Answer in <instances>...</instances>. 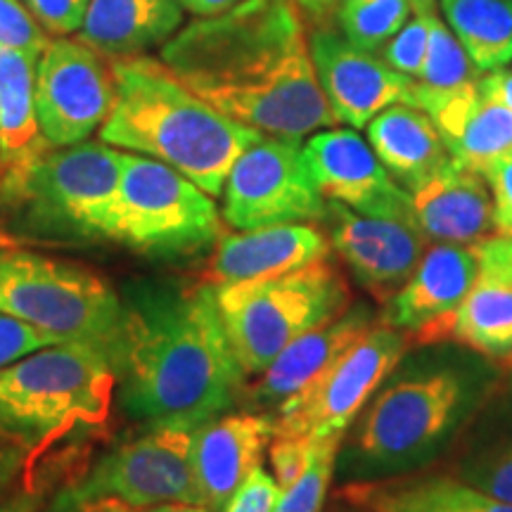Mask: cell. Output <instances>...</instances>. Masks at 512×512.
I'll return each mask as SVG.
<instances>
[{"label":"cell","mask_w":512,"mask_h":512,"mask_svg":"<svg viewBox=\"0 0 512 512\" xmlns=\"http://www.w3.org/2000/svg\"><path fill=\"white\" fill-rule=\"evenodd\" d=\"M197 427L150 425L105 453L81 479L88 494L143 510L162 503L202 505L195 477Z\"/></svg>","instance_id":"cell-12"},{"label":"cell","mask_w":512,"mask_h":512,"mask_svg":"<svg viewBox=\"0 0 512 512\" xmlns=\"http://www.w3.org/2000/svg\"><path fill=\"white\" fill-rule=\"evenodd\" d=\"M479 69L472 64L470 55L460 46V41L448 29V24L434 15L430 29V43H427L425 64L418 79L413 81V91L418 93H446L463 83L477 81Z\"/></svg>","instance_id":"cell-30"},{"label":"cell","mask_w":512,"mask_h":512,"mask_svg":"<svg viewBox=\"0 0 512 512\" xmlns=\"http://www.w3.org/2000/svg\"><path fill=\"white\" fill-rule=\"evenodd\" d=\"M330 242L313 223H278L216 240L202 283L211 290L273 278L328 256Z\"/></svg>","instance_id":"cell-20"},{"label":"cell","mask_w":512,"mask_h":512,"mask_svg":"<svg viewBox=\"0 0 512 512\" xmlns=\"http://www.w3.org/2000/svg\"><path fill=\"white\" fill-rule=\"evenodd\" d=\"M460 46L479 72L512 62V0H439Z\"/></svg>","instance_id":"cell-27"},{"label":"cell","mask_w":512,"mask_h":512,"mask_svg":"<svg viewBox=\"0 0 512 512\" xmlns=\"http://www.w3.org/2000/svg\"><path fill=\"white\" fill-rule=\"evenodd\" d=\"M280 494L283 489L273 475H268L264 467H256L221 512H273Z\"/></svg>","instance_id":"cell-38"},{"label":"cell","mask_w":512,"mask_h":512,"mask_svg":"<svg viewBox=\"0 0 512 512\" xmlns=\"http://www.w3.org/2000/svg\"><path fill=\"white\" fill-rule=\"evenodd\" d=\"M112 512H140V510L131 508V505H126V503H121V501H117V505H114Z\"/></svg>","instance_id":"cell-48"},{"label":"cell","mask_w":512,"mask_h":512,"mask_svg":"<svg viewBox=\"0 0 512 512\" xmlns=\"http://www.w3.org/2000/svg\"><path fill=\"white\" fill-rule=\"evenodd\" d=\"M178 3H181L183 10H188L195 17H214L235 8L242 0H178Z\"/></svg>","instance_id":"cell-43"},{"label":"cell","mask_w":512,"mask_h":512,"mask_svg":"<svg viewBox=\"0 0 512 512\" xmlns=\"http://www.w3.org/2000/svg\"><path fill=\"white\" fill-rule=\"evenodd\" d=\"M479 91L486 98L498 100L512 112V72H508V69L501 67L494 69V72H486L484 79H479Z\"/></svg>","instance_id":"cell-42"},{"label":"cell","mask_w":512,"mask_h":512,"mask_svg":"<svg viewBox=\"0 0 512 512\" xmlns=\"http://www.w3.org/2000/svg\"><path fill=\"white\" fill-rule=\"evenodd\" d=\"M444 143L453 159L484 171L491 162L512 152V112L498 100L479 95L463 124Z\"/></svg>","instance_id":"cell-28"},{"label":"cell","mask_w":512,"mask_h":512,"mask_svg":"<svg viewBox=\"0 0 512 512\" xmlns=\"http://www.w3.org/2000/svg\"><path fill=\"white\" fill-rule=\"evenodd\" d=\"M112 67L117 95L102 143L157 159L219 197L235 159L264 133L223 117L162 60L117 57Z\"/></svg>","instance_id":"cell-3"},{"label":"cell","mask_w":512,"mask_h":512,"mask_svg":"<svg viewBox=\"0 0 512 512\" xmlns=\"http://www.w3.org/2000/svg\"><path fill=\"white\" fill-rule=\"evenodd\" d=\"M0 313L62 342L100 349L117 366L121 297L88 268L19 247H0Z\"/></svg>","instance_id":"cell-8"},{"label":"cell","mask_w":512,"mask_h":512,"mask_svg":"<svg viewBox=\"0 0 512 512\" xmlns=\"http://www.w3.org/2000/svg\"><path fill=\"white\" fill-rule=\"evenodd\" d=\"M183 12L178 0H91L76 34L112 60L143 55L181 29Z\"/></svg>","instance_id":"cell-22"},{"label":"cell","mask_w":512,"mask_h":512,"mask_svg":"<svg viewBox=\"0 0 512 512\" xmlns=\"http://www.w3.org/2000/svg\"><path fill=\"white\" fill-rule=\"evenodd\" d=\"M223 219L238 230L323 221L328 202L306 169L302 140L261 136L226 178Z\"/></svg>","instance_id":"cell-11"},{"label":"cell","mask_w":512,"mask_h":512,"mask_svg":"<svg viewBox=\"0 0 512 512\" xmlns=\"http://www.w3.org/2000/svg\"><path fill=\"white\" fill-rule=\"evenodd\" d=\"M344 498L363 512H512V505L456 475H401L351 482Z\"/></svg>","instance_id":"cell-23"},{"label":"cell","mask_w":512,"mask_h":512,"mask_svg":"<svg viewBox=\"0 0 512 512\" xmlns=\"http://www.w3.org/2000/svg\"><path fill=\"white\" fill-rule=\"evenodd\" d=\"M479 382L463 368L415 370L377 389L354 425L339 470L351 482L411 475L444 451L470 418Z\"/></svg>","instance_id":"cell-5"},{"label":"cell","mask_w":512,"mask_h":512,"mask_svg":"<svg viewBox=\"0 0 512 512\" xmlns=\"http://www.w3.org/2000/svg\"><path fill=\"white\" fill-rule=\"evenodd\" d=\"M482 174L489 181L491 192H494L498 235L512 238V152L491 162Z\"/></svg>","instance_id":"cell-39"},{"label":"cell","mask_w":512,"mask_h":512,"mask_svg":"<svg viewBox=\"0 0 512 512\" xmlns=\"http://www.w3.org/2000/svg\"><path fill=\"white\" fill-rule=\"evenodd\" d=\"M159 57L223 117L264 136L302 140L337 124L294 0H242L195 19Z\"/></svg>","instance_id":"cell-1"},{"label":"cell","mask_w":512,"mask_h":512,"mask_svg":"<svg viewBox=\"0 0 512 512\" xmlns=\"http://www.w3.org/2000/svg\"><path fill=\"white\" fill-rule=\"evenodd\" d=\"M316 448L318 444H311V441L304 439L273 437L271 446H268V460H271L273 479L278 482L280 489H290L297 482L299 475L309 467Z\"/></svg>","instance_id":"cell-37"},{"label":"cell","mask_w":512,"mask_h":512,"mask_svg":"<svg viewBox=\"0 0 512 512\" xmlns=\"http://www.w3.org/2000/svg\"><path fill=\"white\" fill-rule=\"evenodd\" d=\"M479 266L484 273L496 275L512 285V238L508 235H494L475 245Z\"/></svg>","instance_id":"cell-41"},{"label":"cell","mask_w":512,"mask_h":512,"mask_svg":"<svg viewBox=\"0 0 512 512\" xmlns=\"http://www.w3.org/2000/svg\"><path fill=\"white\" fill-rule=\"evenodd\" d=\"M411 15V0H344L332 17L349 43L366 53H380Z\"/></svg>","instance_id":"cell-29"},{"label":"cell","mask_w":512,"mask_h":512,"mask_svg":"<svg viewBox=\"0 0 512 512\" xmlns=\"http://www.w3.org/2000/svg\"><path fill=\"white\" fill-rule=\"evenodd\" d=\"M38 510V494L29 491V494L15 496L10 501L0 503V512H36Z\"/></svg>","instance_id":"cell-45"},{"label":"cell","mask_w":512,"mask_h":512,"mask_svg":"<svg viewBox=\"0 0 512 512\" xmlns=\"http://www.w3.org/2000/svg\"><path fill=\"white\" fill-rule=\"evenodd\" d=\"M38 24L53 36H72L81 29L91 0H22Z\"/></svg>","instance_id":"cell-36"},{"label":"cell","mask_w":512,"mask_h":512,"mask_svg":"<svg viewBox=\"0 0 512 512\" xmlns=\"http://www.w3.org/2000/svg\"><path fill=\"white\" fill-rule=\"evenodd\" d=\"M309 53L337 124L363 128L396 102L411 105L413 79L394 72L375 53L356 48L342 31L328 24L316 27L309 36Z\"/></svg>","instance_id":"cell-16"},{"label":"cell","mask_w":512,"mask_h":512,"mask_svg":"<svg viewBox=\"0 0 512 512\" xmlns=\"http://www.w3.org/2000/svg\"><path fill=\"white\" fill-rule=\"evenodd\" d=\"M273 434V415L261 411L223 413L197 427L192 460L204 508H226L245 479L261 467Z\"/></svg>","instance_id":"cell-19"},{"label":"cell","mask_w":512,"mask_h":512,"mask_svg":"<svg viewBox=\"0 0 512 512\" xmlns=\"http://www.w3.org/2000/svg\"><path fill=\"white\" fill-rule=\"evenodd\" d=\"M60 342L62 339L48 335V332L38 330L34 325L24 323V320L0 313V368L34 354L38 349L53 347V344Z\"/></svg>","instance_id":"cell-35"},{"label":"cell","mask_w":512,"mask_h":512,"mask_svg":"<svg viewBox=\"0 0 512 512\" xmlns=\"http://www.w3.org/2000/svg\"><path fill=\"white\" fill-rule=\"evenodd\" d=\"M216 292L223 328L245 375H261L287 344L330 323L349 306V287L325 256L309 266L221 287Z\"/></svg>","instance_id":"cell-7"},{"label":"cell","mask_w":512,"mask_h":512,"mask_svg":"<svg viewBox=\"0 0 512 512\" xmlns=\"http://www.w3.org/2000/svg\"><path fill=\"white\" fill-rule=\"evenodd\" d=\"M223 235L211 195L152 157L126 155L114 204L112 240L140 254L176 259Z\"/></svg>","instance_id":"cell-9"},{"label":"cell","mask_w":512,"mask_h":512,"mask_svg":"<svg viewBox=\"0 0 512 512\" xmlns=\"http://www.w3.org/2000/svg\"><path fill=\"white\" fill-rule=\"evenodd\" d=\"M342 439L320 441L311 463L299 475L290 489L280 494L273 512H320L323 510L325 496H328L332 475L337 467V453Z\"/></svg>","instance_id":"cell-32"},{"label":"cell","mask_w":512,"mask_h":512,"mask_svg":"<svg viewBox=\"0 0 512 512\" xmlns=\"http://www.w3.org/2000/svg\"><path fill=\"white\" fill-rule=\"evenodd\" d=\"M48 41V31L24 8L22 0H0V53L24 50V53L41 55Z\"/></svg>","instance_id":"cell-34"},{"label":"cell","mask_w":512,"mask_h":512,"mask_svg":"<svg viewBox=\"0 0 512 512\" xmlns=\"http://www.w3.org/2000/svg\"><path fill=\"white\" fill-rule=\"evenodd\" d=\"M368 143L406 192L425 185L451 159L434 121L408 102H396L370 119Z\"/></svg>","instance_id":"cell-24"},{"label":"cell","mask_w":512,"mask_h":512,"mask_svg":"<svg viewBox=\"0 0 512 512\" xmlns=\"http://www.w3.org/2000/svg\"><path fill=\"white\" fill-rule=\"evenodd\" d=\"M121 297L119 401L147 425L200 427L245 396L235 356L209 285L136 280Z\"/></svg>","instance_id":"cell-2"},{"label":"cell","mask_w":512,"mask_h":512,"mask_svg":"<svg viewBox=\"0 0 512 512\" xmlns=\"http://www.w3.org/2000/svg\"><path fill=\"white\" fill-rule=\"evenodd\" d=\"M117 373L100 349L60 342L0 368V434L36 446L110 415Z\"/></svg>","instance_id":"cell-6"},{"label":"cell","mask_w":512,"mask_h":512,"mask_svg":"<svg viewBox=\"0 0 512 512\" xmlns=\"http://www.w3.org/2000/svg\"><path fill=\"white\" fill-rule=\"evenodd\" d=\"M143 512H209V508L204 505H192V503H162V505H152L150 510Z\"/></svg>","instance_id":"cell-46"},{"label":"cell","mask_w":512,"mask_h":512,"mask_svg":"<svg viewBox=\"0 0 512 512\" xmlns=\"http://www.w3.org/2000/svg\"><path fill=\"white\" fill-rule=\"evenodd\" d=\"M411 3H413V10H422V8H434L437 0H411Z\"/></svg>","instance_id":"cell-47"},{"label":"cell","mask_w":512,"mask_h":512,"mask_svg":"<svg viewBox=\"0 0 512 512\" xmlns=\"http://www.w3.org/2000/svg\"><path fill=\"white\" fill-rule=\"evenodd\" d=\"M415 339L420 344H463L489 358L512 356V285L479 271L463 302L415 332Z\"/></svg>","instance_id":"cell-25"},{"label":"cell","mask_w":512,"mask_h":512,"mask_svg":"<svg viewBox=\"0 0 512 512\" xmlns=\"http://www.w3.org/2000/svg\"><path fill=\"white\" fill-rule=\"evenodd\" d=\"M117 501L114 498H98L88 494L81 479H72L50 498L43 512H112Z\"/></svg>","instance_id":"cell-40"},{"label":"cell","mask_w":512,"mask_h":512,"mask_svg":"<svg viewBox=\"0 0 512 512\" xmlns=\"http://www.w3.org/2000/svg\"><path fill=\"white\" fill-rule=\"evenodd\" d=\"M418 228L434 245L475 247L498 235L496 202L482 171L448 159L425 185L411 192Z\"/></svg>","instance_id":"cell-18"},{"label":"cell","mask_w":512,"mask_h":512,"mask_svg":"<svg viewBox=\"0 0 512 512\" xmlns=\"http://www.w3.org/2000/svg\"><path fill=\"white\" fill-rule=\"evenodd\" d=\"M294 3H297L299 10L316 19V22H325V19L335 15L344 0H294Z\"/></svg>","instance_id":"cell-44"},{"label":"cell","mask_w":512,"mask_h":512,"mask_svg":"<svg viewBox=\"0 0 512 512\" xmlns=\"http://www.w3.org/2000/svg\"><path fill=\"white\" fill-rule=\"evenodd\" d=\"M434 15H437L434 8L413 10L411 19L403 24L399 34H394L392 41L382 48V60L387 62L394 72L408 76V79H418L422 72V64H425Z\"/></svg>","instance_id":"cell-33"},{"label":"cell","mask_w":512,"mask_h":512,"mask_svg":"<svg viewBox=\"0 0 512 512\" xmlns=\"http://www.w3.org/2000/svg\"><path fill=\"white\" fill-rule=\"evenodd\" d=\"M36 62L24 50L0 53V169L50 145L36 117Z\"/></svg>","instance_id":"cell-26"},{"label":"cell","mask_w":512,"mask_h":512,"mask_svg":"<svg viewBox=\"0 0 512 512\" xmlns=\"http://www.w3.org/2000/svg\"><path fill=\"white\" fill-rule=\"evenodd\" d=\"M121 162L112 145L83 140L0 169V247L112 240Z\"/></svg>","instance_id":"cell-4"},{"label":"cell","mask_w":512,"mask_h":512,"mask_svg":"<svg viewBox=\"0 0 512 512\" xmlns=\"http://www.w3.org/2000/svg\"><path fill=\"white\" fill-rule=\"evenodd\" d=\"M373 328L375 316L366 306L339 313L330 323L318 325L287 344L261 373L259 382L245 389L242 399H247L256 411L275 415L287 403L309 392Z\"/></svg>","instance_id":"cell-17"},{"label":"cell","mask_w":512,"mask_h":512,"mask_svg":"<svg viewBox=\"0 0 512 512\" xmlns=\"http://www.w3.org/2000/svg\"><path fill=\"white\" fill-rule=\"evenodd\" d=\"M114 67L86 43L55 38L36 62V117L53 147L83 143L110 117Z\"/></svg>","instance_id":"cell-13"},{"label":"cell","mask_w":512,"mask_h":512,"mask_svg":"<svg viewBox=\"0 0 512 512\" xmlns=\"http://www.w3.org/2000/svg\"><path fill=\"white\" fill-rule=\"evenodd\" d=\"M302 152L313 183L328 202L366 216L415 223L411 192L394 181L368 140L354 128L316 131L302 145Z\"/></svg>","instance_id":"cell-14"},{"label":"cell","mask_w":512,"mask_h":512,"mask_svg":"<svg viewBox=\"0 0 512 512\" xmlns=\"http://www.w3.org/2000/svg\"><path fill=\"white\" fill-rule=\"evenodd\" d=\"M456 477L512 505V430L472 446L456 465Z\"/></svg>","instance_id":"cell-31"},{"label":"cell","mask_w":512,"mask_h":512,"mask_svg":"<svg viewBox=\"0 0 512 512\" xmlns=\"http://www.w3.org/2000/svg\"><path fill=\"white\" fill-rule=\"evenodd\" d=\"M479 271L475 247L432 245L406 285L384 302L382 325L415 335L456 309Z\"/></svg>","instance_id":"cell-21"},{"label":"cell","mask_w":512,"mask_h":512,"mask_svg":"<svg viewBox=\"0 0 512 512\" xmlns=\"http://www.w3.org/2000/svg\"><path fill=\"white\" fill-rule=\"evenodd\" d=\"M323 221H328L330 245L344 266L382 302L406 285L430 249V240L415 223L358 214L337 202H328Z\"/></svg>","instance_id":"cell-15"},{"label":"cell","mask_w":512,"mask_h":512,"mask_svg":"<svg viewBox=\"0 0 512 512\" xmlns=\"http://www.w3.org/2000/svg\"><path fill=\"white\" fill-rule=\"evenodd\" d=\"M406 332L377 325L309 392L273 415V437L320 444L342 439L406 354Z\"/></svg>","instance_id":"cell-10"}]
</instances>
